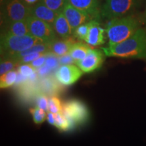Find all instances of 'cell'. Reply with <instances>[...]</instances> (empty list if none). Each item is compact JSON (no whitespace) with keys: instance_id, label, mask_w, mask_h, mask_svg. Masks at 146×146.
<instances>
[{"instance_id":"6da1fadb","label":"cell","mask_w":146,"mask_h":146,"mask_svg":"<svg viewBox=\"0 0 146 146\" xmlns=\"http://www.w3.org/2000/svg\"><path fill=\"white\" fill-rule=\"evenodd\" d=\"M102 50L108 57L146 59V29L139 28L125 41Z\"/></svg>"},{"instance_id":"7a4b0ae2","label":"cell","mask_w":146,"mask_h":146,"mask_svg":"<svg viewBox=\"0 0 146 146\" xmlns=\"http://www.w3.org/2000/svg\"><path fill=\"white\" fill-rule=\"evenodd\" d=\"M139 28V21L133 15L110 20L106 28L108 46H113L125 41Z\"/></svg>"},{"instance_id":"3957f363","label":"cell","mask_w":146,"mask_h":146,"mask_svg":"<svg viewBox=\"0 0 146 146\" xmlns=\"http://www.w3.org/2000/svg\"><path fill=\"white\" fill-rule=\"evenodd\" d=\"M43 43L31 35L23 36L1 34L0 49L1 56L21 52L34 45Z\"/></svg>"},{"instance_id":"277c9868","label":"cell","mask_w":146,"mask_h":146,"mask_svg":"<svg viewBox=\"0 0 146 146\" xmlns=\"http://www.w3.org/2000/svg\"><path fill=\"white\" fill-rule=\"evenodd\" d=\"M1 25L25 21L31 15V8L23 0H7L1 5Z\"/></svg>"},{"instance_id":"5b68a950","label":"cell","mask_w":146,"mask_h":146,"mask_svg":"<svg viewBox=\"0 0 146 146\" xmlns=\"http://www.w3.org/2000/svg\"><path fill=\"white\" fill-rule=\"evenodd\" d=\"M137 5L138 0H106L101 8V15L109 20L129 16Z\"/></svg>"},{"instance_id":"8992f818","label":"cell","mask_w":146,"mask_h":146,"mask_svg":"<svg viewBox=\"0 0 146 146\" xmlns=\"http://www.w3.org/2000/svg\"><path fill=\"white\" fill-rule=\"evenodd\" d=\"M26 21L31 35L43 43L49 44L57 39L56 32L50 23L31 15Z\"/></svg>"},{"instance_id":"52a82bcc","label":"cell","mask_w":146,"mask_h":146,"mask_svg":"<svg viewBox=\"0 0 146 146\" xmlns=\"http://www.w3.org/2000/svg\"><path fill=\"white\" fill-rule=\"evenodd\" d=\"M62 112L76 125H83L89 119V110L84 102L70 100L62 104Z\"/></svg>"},{"instance_id":"ba28073f","label":"cell","mask_w":146,"mask_h":146,"mask_svg":"<svg viewBox=\"0 0 146 146\" xmlns=\"http://www.w3.org/2000/svg\"><path fill=\"white\" fill-rule=\"evenodd\" d=\"M104 52L97 49H90L86 57L75 64L85 73H91L99 69L104 61Z\"/></svg>"},{"instance_id":"9c48e42d","label":"cell","mask_w":146,"mask_h":146,"mask_svg":"<svg viewBox=\"0 0 146 146\" xmlns=\"http://www.w3.org/2000/svg\"><path fill=\"white\" fill-rule=\"evenodd\" d=\"M62 12L70 24L72 32H74V30L80 25L86 23L91 20H94L92 16L87 12L78 10V8L69 3L68 1L66 3Z\"/></svg>"},{"instance_id":"30bf717a","label":"cell","mask_w":146,"mask_h":146,"mask_svg":"<svg viewBox=\"0 0 146 146\" xmlns=\"http://www.w3.org/2000/svg\"><path fill=\"white\" fill-rule=\"evenodd\" d=\"M83 74V72L77 65L64 64L58 68L56 77L62 85L69 86L75 83Z\"/></svg>"},{"instance_id":"8fae6325","label":"cell","mask_w":146,"mask_h":146,"mask_svg":"<svg viewBox=\"0 0 146 146\" xmlns=\"http://www.w3.org/2000/svg\"><path fill=\"white\" fill-rule=\"evenodd\" d=\"M105 32L106 29L100 26L98 20H91L90 28L85 41L91 46H99L104 44Z\"/></svg>"},{"instance_id":"7c38bea8","label":"cell","mask_w":146,"mask_h":146,"mask_svg":"<svg viewBox=\"0 0 146 146\" xmlns=\"http://www.w3.org/2000/svg\"><path fill=\"white\" fill-rule=\"evenodd\" d=\"M67 1L78 10L87 12L94 19L99 21L101 17V8L98 0H67Z\"/></svg>"},{"instance_id":"4fadbf2b","label":"cell","mask_w":146,"mask_h":146,"mask_svg":"<svg viewBox=\"0 0 146 146\" xmlns=\"http://www.w3.org/2000/svg\"><path fill=\"white\" fill-rule=\"evenodd\" d=\"M31 15L53 25L58 14L49 8L40 0L31 8Z\"/></svg>"},{"instance_id":"5bb4252c","label":"cell","mask_w":146,"mask_h":146,"mask_svg":"<svg viewBox=\"0 0 146 146\" xmlns=\"http://www.w3.org/2000/svg\"><path fill=\"white\" fill-rule=\"evenodd\" d=\"M56 33H57L63 39L70 38L73 32L70 24L64 15L63 12L58 13L52 25Z\"/></svg>"},{"instance_id":"9a60e30c","label":"cell","mask_w":146,"mask_h":146,"mask_svg":"<svg viewBox=\"0 0 146 146\" xmlns=\"http://www.w3.org/2000/svg\"><path fill=\"white\" fill-rule=\"evenodd\" d=\"M1 34L17 36L31 35L26 20L3 24Z\"/></svg>"},{"instance_id":"2e32d148","label":"cell","mask_w":146,"mask_h":146,"mask_svg":"<svg viewBox=\"0 0 146 146\" xmlns=\"http://www.w3.org/2000/svg\"><path fill=\"white\" fill-rule=\"evenodd\" d=\"M74 43V42L70 38L61 41L56 39L48 44L50 47V52L58 57L69 54L71 47Z\"/></svg>"},{"instance_id":"e0dca14e","label":"cell","mask_w":146,"mask_h":146,"mask_svg":"<svg viewBox=\"0 0 146 146\" xmlns=\"http://www.w3.org/2000/svg\"><path fill=\"white\" fill-rule=\"evenodd\" d=\"M55 118H56L55 127L62 132H69L72 131L76 126L72 120L65 116L62 112L55 114Z\"/></svg>"},{"instance_id":"ac0fdd59","label":"cell","mask_w":146,"mask_h":146,"mask_svg":"<svg viewBox=\"0 0 146 146\" xmlns=\"http://www.w3.org/2000/svg\"><path fill=\"white\" fill-rule=\"evenodd\" d=\"M91 47H89V44H85L82 42L74 43V44L71 47L69 54L75 60L76 62L78 60H83V58L86 57Z\"/></svg>"},{"instance_id":"d6986e66","label":"cell","mask_w":146,"mask_h":146,"mask_svg":"<svg viewBox=\"0 0 146 146\" xmlns=\"http://www.w3.org/2000/svg\"><path fill=\"white\" fill-rule=\"evenodd\" d=\"M18 71L11 70L1 74L0 77V88L6 89L14 85L17 81Z\"/></svg>"},{"instance_id":"ffe728a7","label":"cell","mask_w":146,"mask_h":146,"mask_svg":"<svg viewBox=\"0 0 146 146\" xmlns=\"http://www.w3.org/2000/svg\"><path fill=\"white\" fill-rule=\"evenodd\" d=\"M49 8L54 11L56 13L62 12L64 7L67 2V0H41Z\"/></svg>"},{"instance_id":"44dd1931","label":"cell","mask_w":146,"mask_h":146,"mask_svg":"<svg viewBox=\"0 0 146 146\" xmlns=\"http://www.w3.org/2000/svg\"><path fill=\"white\" fill-rule=\"evenodd\" d=\"M30 112L33 116L34 123L36 125H40L44 123L45 120L47 119V112L43 109L40 108L36 106L34 108L30 110Z\"/></svg>"},{"instance_id":"7402d4cb","label":"cell","mask_w":146,"mask_h":146,"mask_svg":"<svg viewBox=\"0 0 146 146\" xmlns=\"http://www.w3.org/2000/svg\"><path fill=\"white\" fill-rule=\"evenodd\" d=\"M41 85L43 87V89L47 94H56L59 91L58 83L52 78H45L42 81Z\"/></svg>"},{"instance_id":"603a6c76","label":"cell","mask_w":146,"mask_h":146,"mask_svg":"<svg viewBox=\"0 0 146 146\" xmlns=\"http://www.w3.org/2000/svg\"><path fill=\"white\" fill-rule=\"evenodd\" d=\"M18 63L16 60L10 59V58H1V64H0V74H3L5 73L12 70L17 66Z\"/></svg>"},{"instance_id":"cb8c5ba5","label":"cell","mask_w":146,"mask_h":146,"mask_svg":"<svg viewBox=\"0 0 146 146\" xmlns=\"http://www.w3.org/2000/svg\"><path fill=\"white\" fill-rule=\"evenodd\" d=\"M91 26V21L87 22L86 23H84L83 25L78 27L73 32V35L74 37L79 40H84L86 39L87 34H88L89 28Z\"/></svg>"},{"instance_id":"d4e9b609","label":"cell","mask_w":146,"mask_h":146,"mask_svg":"<svg viewBox=\"0 0 146 146\" xmlns=\"http://www.w3.org/2000/svg\"><path fill=\"white\" fill-rule=\"evenodd\" d=\"M62 104L59 98L56 96H52L49 99L48 112H51L54 114L62 112Z\"/></svg>"},{"instance_id":"484cf974","label":"cell","mask_w":146,"mask_h":146,"mask_svg":"<svg viewBox=\"0 0 146 146\" xmlns=\"http://www.w3.org/2000/svg\"><path fill=\"white\" fill-rule=\"evenodd\" d=\"M35 69L31 64H23L18 66V72L26 78H30L35 74Z\"/></svg>"},{"instance_id":"4316f807","label":"cell","mask_w":146,"mask_h":146,"mask_svg":"<svg viewBox=\"0 0 146 146\" xmlns=\"http://www.w3.org/2000/svg\"><path fill=\"white\" fill-rule=\"evenodd\" d=\"M49 53V52H48ZM47 54V53H40V52H33L31 53V54H29L26 55V56H23L16 60V62L18 63V64H31L32 62H33L35 60L38 58L40 56H43V55H45Z\"/></svg>"},{"instance_id":"83f0119b","label":"cell","mask_w":146,"mask_h":146,"mask_svg":"<svg viewBox=\"0 0 146 146\" xmlns=\"http://www.w3.org/2000/svg\"><path fill=\"white\" fill-rule=\"evenodd\" d=\"M57 56H55L52 53L49 52L47 55L46 60H45V65L52 68H55L58 66V63L59 62L57 59Z\"/></svg>"},{"instance_id":"f1b7e54d","label":"cell","mask_w":146,"mask_h":146,"mask_svg":"<svg viewBox=\"0 0 146 146\" xmlns=\"http://www.w3.org/2000/svg\"><path fill=\"white\" fill-rule=\"evenodd\" d=\"M48 102L49 99L47 98L46 95L41 94L39 96L37 101H36V104L40 108L43 109L46 112H48Z\"/></svg>"},{"instance_id":"f546056e","label":"cell","mask_w":146,"mask_h":146,"mask_svg":"<svg viewBox=\"0 0 146 146\" xmlns=\"http://www.w3.org/2000/svg\"><path fill=\"white\" fill-rule=\"evenodd\" d=\"M47 54H48V53H47ZM47 54L43 55V56L36 58V59L33 62H32L31 63V64L35 68H41V67L45 64V60H46Z\"/></svg>"},{"instance_id":"4dcf8cb0","label":"cell","mask_w":146,"mask_h":146,"mask_svg":"<svg viewBox=\"0 0 146 146\" xmlns=\"http://www.w3.org/2000/svg\"><path fill=\"white\" fill-rule=\"evenodd\" d=\"M59 62L62 64H71L72 63H75V60L71 57L70 54L65 55V56H60L59 58Z\"/></svg>"},{"instance_id":"1f68e13d","label":"cell","mask_w":146,"mask_h":146,"mask_svg":"<svg viewBox=\"0 0 146 146\" xmlns=\"http://www.w3.org/2000/svg\"><path fill=\"white\" fill-rule=\"evenodd\" d=\"M47 120L51 125L55 126V124H56L55 114L51 112H47Z\"/></svg>"},{"instance_id":"d6a6232c","label":"cell","mask_w":146,"mask_h":146,"mask_svg":"<svg viewBox=\"0 0 146 146\" xmlns=\"http://www.w3.org/2000/svg\"><path fill=\"white\" fill-rule=\"evenodd\" d=\"M51 70L50 67H48L45 64V66H43L41 67V68H38V72L39 73V74L41 75H45L47 73H48Z\"/></svg>"},{"instance_id":"836d02e7","label":"cell","mask_w":146,"mask_h":146,"mask_svg":"<svg viewBox=\"0 0 146 146\" xmlns=\"http://www.w3.org/2000/svg\"><path fill=\"white\" fill-rule=\"evenodd\" d=\"M40 0H23V1L25 2L26 4H27L29 6L32 7L33 5H34L35 4H36V3L39 2Z\"/></svg>"},{"instance_id":"e575fe53","label":"cell","mask_w":146,"mask_h":146,"mask_svg":"<svg viewBox=\"0 0 146 146\" xmlns=\"http://www.w3.org/2000/svg\"><path fill=\"white\" fill-rule=\"evenodd\" d=\"M0 1H1V5H3V3H4L5 1H7V0H0Z\"/></svg>"}]
</instances>
